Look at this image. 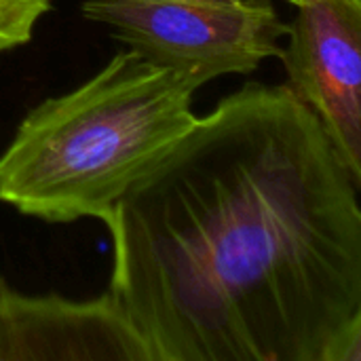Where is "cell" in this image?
Masks as SVG:
<instances>
[{"instance_id":"cell-1","label":"cell","mask_w":361,"mask_h":361,"mask_svg":"<svg viewBox=\"0 0 361 361\" xmlns=\"http://www.w3.org/2000/svg\"><path fill=\"white\" fill-rule=\"evenodd\" d=\"M360 184L286 85L247 82L102 218L154 361H326L361 319Z\"/></svg>"},{"instance_id":"cell-2","label":"cell","mask_w":361,"mask_h":361,"mask_svg":"<svg viewBox=\"0 0 361 361\" xmlns=\"http://www.w3.org/2000/svg\"><path fill=\"white\" fill-rule=\"evenodd\" d=\"M199 89L133 51L19 123L0 154V201L51 224L102 220L197 123Z\"/></svg>"},{"instance_id":"cell-3","label":"cell","mask_w":361,"mask_h":361,"mask_svg":"<svg viewBox=\"0 0 361 361\" xmlns=\"http://www.w3.org/2000/svg\"><path fill=\"white\" fill-rule=\"evenodd\" d=\"M80 13L197 89L279 57L288 32L273 0H82Z\"/></svg>"},{"instance_id":"cell-4","label":"cell","mask_w":361,"mask_h":361,"mask_svg":"<svg viewBox=\"0 0 361 361\" xmlns=\"http://www.w3.org/2000/svg\"><path fill=\"white\" fill-rule=\"evenodd\" d=\"M281 47L286 87L361 186V0H305Z\"/></svg>"},{"instance_id":"cell-5","label":"cell","mask_w":361,"mask_h":361,"mask_svg":"<svg viewBox=\"0 0 361 361\" xmlns=\"http://www.w3.org/2000/svg\"><path fill=\"white\" fill-rule=\"evenodd\" d=\"M0 361H154L118 298L30 296L0 279Z\"/></svg>"},{"instance_id":"cell-6","label":"cell","mask_w":361,"mask_h":361,"mask_svg":"<svg viewBox=\"0 0 361 361\" xmlns=\"http://www.w3.org/2000/svg\"><path fill=\"white\" fill-rule=\"evenodd\" d=\"M51 0H0V53L30 42Z\"/></svg>"},{"instance_id":"cell-7","label":"cell","mask_w":361,"mask_h":361,"mask_svg":"<svg viewBox=\"0 0 361 361\" xmlns=\"http://www.w3.org/2000/svg\"><path fill=\"white\" fill-rule=\"evenodd\" d=\"M288 2H292V4L296 6V4H300V2H305V0H288Z\"/></svg>"}]
</instances>
